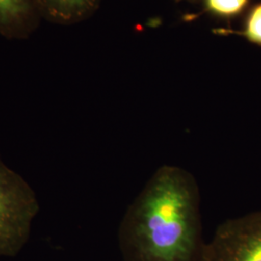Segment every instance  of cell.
<instances>
[{
    "instance_id": "6da1fadb",
    "label": "cell",
    "mask_w": 261,
    "mask_h": 261,
    "mask_svg": "<svg viewBox=\"0 0 261 261\" xmlns=\"http://www.w3.org/2000/svg\"><path fill=\"white\" fill-rule=\"evenodd\" d=\"M200 192L195 176L175 165L155 170L122 218L124 261H203Z\"/></svg>"
},
{
    "instance_id": "7a4b0ae2",
    "label": "cell",
    "mask_w": 261,
    "mask_h": 261,
    "mask_svg": "<svg viewBox=\"0 0 261 261\" xmlns=\"http://www.w3.org/2000/svg\"><path fill=\"white\" fill-rule=\"evenodd\" d=\"M38 212L32 188L0 157V257L16 256L21 251Z\"/></svg>"
},
{
    "instance_id": "3957f363",
    "label": "cell",
    "mask_w": 261,
    "mask_h": 261,
    "mask_svg": "<svg viewBox=\"0 0 261 261\" xmlns=\"http://www.w3.org/2000/svg\"><path fill=\"white\" fill-rule=\"evenodd\" d=\"M203 261H261V209L219 224Z\"/></svg>"
},
{
    "instance_id": "277c9868",
    "label": "cell",
    "mask_w": 261,
    "mask_h": 261,
    "mask_svg": "<svg viewBox=\"0 0 261 261\" xmlns=\"http://www.w3.org/2000/svg\"><path fill=\"white\" fill-rule=\"evenodd\" d=\"M44 19L39 0H0V35L9 40L30 37Z\"/></svg>"
},
{
    "instance_id": "5b68a950",
    "label": "cell",
    "mask_w": 261,
    "mask_h": 261,
    "mask_svg": "<svg viewBox=\"0 0 261 261\" xmlns=\"http://www.w3.org/2000/svg\"><path fill=\"white\" fill-rule=\"evenodd\" d=\"M44 19L69 25L85 19L98 8L101 0H39Z\"/></svg>"
},
{
    "instance_id": "8992f818",
    "label": "cell",
    "mask_w": 261,
    "mask_h": 261,
    "mask_svg": "<svg viewBox=\"0 0 261 261\" xmlns=\"http://www.w3.org/2000/svg\"><path fill=\"white\" fill-rule=\"evenodd\" d=\"M206 9L221 18H230L240 14L249 0H203Z\"/></svg>"
},
{
    "instance_id": "52a82bcc",
    "label": "cell",
    "mask_w": 261,
    "mask_h": 261,
    "mask_svg": "<svg viewBox=\"0 0 261 261\" xmlns=\"http://www.w3.org/2000/svg\"><path fill=\"white\" fill-rule=\"evenodd\" d=\"M243 34L249 41L261 45V3L251 11Z\"/></svg>"
}]
</instances>
